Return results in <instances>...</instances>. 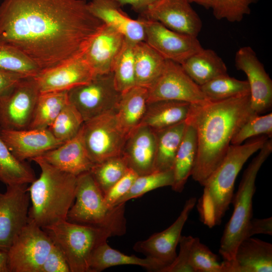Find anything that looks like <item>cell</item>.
I'll return each mask as SVG.
<instances>
[{"instance_id":"obj_10","label":"cell","mask_w":272,"mask_h":272,"mask_svg":"<svg viewBox=\"0 0 272 272\" xmlns=\"http://www.w3.org/2000/svg\"><path fill=\"white\" fill-rule=\"evenodd\" d=\"M53 244L41 227L28 221L8 250L10 272H40Z\"/></svg>"},{"instance_id":"obj_40","label":"cell","mask_w":272,"mask_h":272,"mask_svg":"<svg viewBox=\"0 0 272 272\" xmlns=\"http://www.w3.org/2000/svg\"><path fill=\"white\" fill-rule=\"evenodd\" d=\"M189 263L193 272H221L220 258L198 238L193 237L191 244Z\"/></svg>"},{"instance_id":"obj_31","label":"cell","mask_w":272,"mask_h":272,"mask_svg":"<svg viewBox=\"0 0 272 272\" xmlns=\"http://www.w3.org/2000/svg\"><path fill=\"white\" fill-rule=\"evenodd\" d=\"M165 61L145 41L136 43L134 53L136 85L149 88L161 74Z\"/></svg>"},{"instance_id":"obj_8","label":"cell","mask_w":272,"mask_h":272,"mask_svg":"<svg viewBox=\"0 0 272 272\" xmlns=\"http://www.w3.org/2000/svg\"><path fill=\"white\" fill-rule=\"evenodd\" d=\"M121 94L115 86L111 72L97 75L88 83L70 89L68 98L85 122L115 112Z\"/></svg>"},{"instance_id":"obj_28","label":"cell","mask_w":272,"mask_h":272,"mask_svg":"<svg viewBox=\"0 0 272 272\" xmlns=\"http://www.w3.org/2000/svg\"><path fill=\"white\" fill-rule=\"evenodd\" d=\"M185 130L177 151L173 166L174 183L171 186L175 192H181L194 168L197 151L196 130L186 121Z\"/></svg>"},{"instance_id":"obj_39","label":"cell","mask_w":272,"mask_h":272,"mask_svg":"<svg viewBox=\"0 0 272 272\" xmlns=\"http://www.w3.org/2000/svg\"><path fill=\"white\" fill-rule=\"evenodd\" d=\"M174 183L173 169L165 171H154L138 175L130 189L117 202L116 205L138 198L148 192L165 186H172Z\"/></svg>"},{"instance_id":"obj_43","label":"cell","mask_w":272,"mask_h":272,"mask_svg":"<svg viewBox=\"0 0 272 272\" xmlns=\"http://www.w3.org/2000/svg\"><path fill=\"white\" fill-rule=\"evenodd\" d=\"M138 175L129 169L126 174L120 179L104 195V201L110 208L116 206L117 201L130 189Z\"/></svg>"},{"instance_id":"obj_32","label":"cell","mask_w":272,"mask_h":272,"mask_svg":"<svg viewBox=\"0 0 272 272\" xmlns=\"http://www.w3.org/2000/svg\"><path fill=\"white\" fill-rule=\"evenodd\" d=\"M36 179L31 167L12 154L0 131V181L6 185L28 184Z\"/></svg>"},{"instance_id":"obj_44","label":"cell","mask_w":272,"mask_h":272,"mask_svg":"<svg viewBox=\"0 0 272 272\" xmlns=\"http://www.w3.org/2000/svg\"><path fill=\"white\" fill-rule=\"evenodd\" d=\"M191 236H181L179 240L180 250L174 260L165 266L161 272H193L189 263V251L192 241Z\"/></svg>"},{"instance_id":"obj_19","label":"cell","mask_w":272,"mask_h":272,"mask_svg":"<svg viewBox=\"0 0 272 272\" xmlns=\"http://www.w3.org/2000/svg\"><path fill=\"white\" fill-rule=\"evenodd\" d=\"M1 136L19 160L25 161L41 156L61 145L48 128L1 129Z\"/></svg>"},{"instance_id":"obj_7","label":"cell","mask_w":272,"mask_h":272,"mask_svg":"<svg viewBox=\"0 0 272 272\" xmlns=\"http://www.w3.org/2000/svg\"><path fill=\"white\" fill-rule=\"evenodd\" d=\"M61 250L71 272H89L95 249L114 236L109 230L62 221L42 228Z\"/></svg>"},{"instance_id":"obj_29","label":"cell","mask_w":272,"mask_h":272,"mask_svg":"<svg viewBox=\"0 0 272 272\" xmlns=\"http://www.w3.org/2000/svg\"><path fill=\"white\" fill-rule=\"evenodd\" d=\"M181 65L188 76L199 86L228 74L224 61L211 49L203 48L188 57Z\"/></svg>"},{"instance_id":"obj_11","label":"cell","mask_w":272,"mask_h":272,"mask_svg":"<svg viewBox=\"0 0 272 272\" xmlns=\"http://www.w3.org/2000/svg\"><path fill=\"white\" fill-rule=\"evenodd\" d=\"M160 100H176L201 104L210 101L181 64L166 60L155 81L148 88V103Z\"/></svg>"},{"instance_id":"obj_38","label":"cell","mask_w":272,"mask_h":272,"mask_svg":"<svg viewBox=\"0 0 272 272\" xmlns=\"http://www.w3.org/2000/svg\"><path fill=\"white\" fill-rule=\"evenodd\" d=\"M84 122L80 113L69 102L47 128L56 139L64 143L79 133Z\"/></svg>"},{"instance_id":"obj_15","label":"cell","mask_w":272,"mask_h":272,"mask_svg":"<svg viewBox=\"0 0 272 272\" xmlns=\"http://www.w3.org/2000/svg\"><path fill=\"white\" fill-rule=\"evenodd\" d=\"M235 64L247 77L254 111L257 114L269 111L272 107V81L255 52L250 46L240 48L236 53Z\"/></svg>"},{"instance_id":"obj_45","label":"cell","mask_w":272,"mask_h":272,"mask_svg":"<svg viewBox=\"0 0 272 272\" xmlns=\"http://www.w3.org/2000/svg\"><path fill=\"white\" fill-rule=\"evenodd\" d=\"M40 272H71L64 255L54 243Z\"/></svg>"},{"instance_id":"obj_49","label":"cell","mask_w":272,"mask_h":272,"mask_svg":"<svg viewBox=\"0 0 272 272\" xmlns=\"http://www.w3.org/2000/svg\"><path fill=\"white\" fill-rule=\"evenodd\" d=\"M0 272H10L8 251L0 249Z\"/></svg>"},{"instance_id":"obj_14","label":"cell","mask_w":272,"mask_h":272,"mask_svg":"<svg viewBox=\"0 0 272 272\" xmlns=\"http://www.w3.org/2000/svg\"><path fill=\"white\" fill-rule=\"evenodd\" d=\"M145 41L166 60L181 64L203 48L197 37L180 33L161 23L142 17Z\"/></svg>"},{"instance_id":"obj_37","label":"cell","mask_w":272,"mask_h":272,"mask_svg":"<svg viewBox=\"0 0 272 272\" xmlns=\"http://www.w3.org/2000/svg\"><path fill=\"white\" fill-rule=\"evenodd\" d=\"M129 169L125 159L119 155L95 164L90 172L104 195Z\"/></svg>"},{"instance_id":"obj_12","label":"cell","mask_w":272,"mask_h":272,"mask_svg":"<svg viewBox=\"0 0 272 272\" xmlns=\"http://www.w3.org/2000/svg\"><path fill=\"white\" fill-rule=\"evenodd\" d=\"M40 93L34 77H26L0 98V128H28Z\"/></svg>"},{"instance_id":"obj_50","label":"cell","mask_w":272,"mask_h":272,"mask_svg":"<svg viewBox=\"0 0 272 272\" xmlns=\"http://www.w3.org/2000/svg\"><path fill=\"white\" fill-rule=\"evenodd\" d=\"M191 4L192 3L198 4L207 9L210 8L212 0H188Z\"/></svg>"},{"instance_id":"obj_30","label":"cell","mask_w":272,"mask_h":272,"mask_svg":"<svg viewBox=\"0 0 272 272\" xmlns=\"http://www.w3.org/2000/svg\"><path fill=\"white\" fill-rule=\"evenodd\" d=\"M187 122L156 130V146L155 171H165L173 168L175 157L182 140Z\"/></svg>"},{"instance_id":"obj_34","label":"cell","mask_w":272,"mask_h":272,"mask_svg":"<svg viewBox=\"0 0 272 272\" xmlns=\"http://www.w3.org/2000/svg\"><path fill=\"white\" fill-rule=\"evenodd\" d=\"M135 43L125 39L112 66L111 72L114 85L121 93L136 86L134 69Z\"/></svg>"},{"instance_id":"obj_9","label":"cell","mask_w":272,"mask_h":272,"mask_svg":"<svg viewBox=\"0 0 272 272\" xmlns=\"http://www.w3.org/2000/svg\"><path fill=\"white\" fill-rule=\"evenodd\" d=\"M82 130L87 152L94 164L121 155L127 135L118 124L115 112L85 121Z\"/></svg>"},{"instance_id":"obj_35","label":"cell","mask_w":272,"mask_h":272,"mask_svg":"<svg viewBox=\"0 0 272 272\" xmlns=\"http://www.w3.org/2000/svg\"><path fill=\"white\" fill-rule=\"evenodd\" d=\"M0 70L24 77H34L41 71L20 50L1 40Z\"/></svg>"},{"instance_id":"obj_26","label":"cell","mask_w":272,"mask_h":272,"mask_svg":"<svg viewBox=\"0 0 272 272\" xmlns=\"http://www.w3.org/2000/svg\"><path fill=\"white\" fill-rule=\"evenodd\" d=\"M135 265L149 271L161 272L166 266L158 260L146 256L142 258L128 255L111 247L107 241L99 245L94 251L89 264V272H99L111 266Z\"/></svg>"},{"instance_id":"obj_27","label":"cell","mask_w":272,"mask_h":272,"mask_svg":"<svg viewBox=\"0 0 272 272\" xmlns=\"http://www.w3.org/2000/svg\"><path fill=\"white\" fill-rule=\"evenodd\" d=\"M148 105V89L135 86L121 94L115 115L118 124L128 135L141 124Z\"/></svg>"},{"instance_id":"obj_18","label":"cell","mask_w":272,"mask_h":272,"mask_svg":"<svg viewBox=\"0 0 272 272\" xmlns=\"http://www.w3.org/2000/svg\"><path fill=\"white\" fill-rule=\"evenodd\" d=\"M95 74L82 56L56 67L41 70L34 79L40 93L69 91L88 83Z\"/></svg>"},{"instance_id":"obj_41","label":"cell","mask_w":272,"mask_h":272,"mask_svg":"<svg viewBox=\"0 0 272 272\" xmlns=\"http://www.w3.org/2000/svg\"><path fill=\"white\" fill-rule=\"evenodd\" d=\"M257 0H212L210 8L217 20L239 22L250 13V5Z\"/></svg>"},{"instance_id":"obj_1","label":"cell","mask_w":272,"mask_h":272,"mask_svg":"<svg viewBox=\"0 0 272 272\" xmlns=\"http://www.w3.org/2000/svg\"><path fill=\"white\" fill-rule=\"evenodd\" d=\"M103 24L86 0H4L0 4V40L41 70L82 56Z\"/></svg>"},{"instance_id":"obj_22","label":"cell","mask_w":272,"mask_h":272,"mask_svg":"<svg viewBox=\"0 0 272 272\" xmlns=\"http://www.w3.org/2000/svg\"><path fill=\"white\" fill-rule=\"evenodd\" d=\"M221 272H271L272 244L248 237L239 244L234 260L221 262Z\"/></svg>"},{"instance_id":"obj_4","label":"cell","mask_w":272,"mask_h":272,"mask_svg":"<svg viewBox=\"0 0 272 272\" xmlns=\"http://www.w3.org/2000/svg\"><path fill=\"white\" fill-rule=\"evenodd\" d=\"M41 174L28 190L31 206L29 221L43 228L67 220L75 198L77 176L62 171L37 157L31 159Z\"/></svg>"},{"instance_id":"obj_21","label":"cell","mask_w":272,"mask_h":272,"mask_svg":"<svg viewBox=\"0 0 272 272\" xmlns=\"http://www.w3.org/2000/svg\"><path fill=\"white\" fill-rule=\"evenodd\" d=\"M156 146L155 131L139 125L128 134L121 155L138 175L146 174L155 171Z\"/></svg>"},{"instance_id":"obj_42","label":"cell","mask_w":272,"mask_h":272,"mask_svg":"<svg viewBox=\"0 0 272 272\" xmlns=\"http://www.w3.org/2000/svg\"><path fill=\"white\" fill-rule=\"evenodd\" d=\"M261 135L271 138V113L264 115L256 114L249 119L234 135L231 145H240L249 138Z\"/></svg>"},{"instance_id":"obj_33","label":"cell","mask_w":272,"mask_h":272,"mask_svg":"<svg viewBox=\"0 0 272 272\" xmlns=\"http://www.w3.org/2000/svg\"><path fill=\"white\" fill-rule=\"evenodd\" d=\"M69 103L68 91L40 93L28 128H47Z\"/></svg>"},{"instance_id":"obj_24","label":"cell","mask_w":272,"mask_h":272,"mask_svg":"<svg viewBox=\"0 0 272 272\" xmlns=\"http://www.w3.org/2000/svg\"><path fill=\"white\" fill-rule=\"evenodd\" d=\"M38 157L55 168L76 176L90 171L95 164L87 152L82 128L75 137Z\"/></svg>"},{"instance_id":"obj_17","label":"cell","mask_w":272,"mask_h":272,"mask_svg":"<svg viewBox=\"0 0 272 272\" xmlns=\"http://www.w3.org/2000/svg\"><path fill=\"white\" fill-rule=\"evenodd\" d=\"M142 15L173 31L196 37L202 27L199 16L188 0H157Z\"/></svg>"},{"instance_id":"obj_5","label":"cell","mask_w":272,"mask_h":272,"mask_svg":"<svg viewBox=\"0 0 272 272\" xmlns=\"http://www.w3.org/2000/svg\"><path fill=\"white\" fill-rule=\"evenodd\" d=\"M244 171L238 189L232 202V215L226 224L220 241L219 254L224 260L234 259L237 248L245 238L247 227L252 218V198L257 175L272 152V140L265 142Z\"/></svg>"},{"instance_id":"obj_47","label":"cell","mask_w":272,"mask_h":272,"mask_svg":"<svg viewBox=\"0 0 272 272\" xmlns=\"http://www.w3.org/2000/svg\"><path fill=\"white\" fill-rule=\"evenodd\" d=\"M24 78L26 77L0 70V98L9 93Z\"/></svg>"},{"instance_id":"obj_46","label":"cell","mask_w":272,"mask_h":272,"mask_svg":"<svg viewBox=\"0 0 272 272\" xmlns=\"http://www.w3.org/2000/svg\"><path fill=\"white\" fill-rule=\"evenodd\" d=\"M256 234L272 235V218H253L248 224L246 238Z\"/></svg>"},{"instance_id":"obj_3","label":"cell","mask_w":272,"mask_h":272,"mask_svg":"<svg viewBox=\"0 0 272 272\" xmlns=\"http://www.w3.org/2000/svg\"><path fill=\"white\" fill-rule=\"evenodd\" d=\"M269 138L261 135L244 144L231 145L222 162L205 182L196 201L200 220L209 228L220 225L229 208L236 178L247 160Z\"/></svg>"},{"instance_id":"obj_2","label":"cell","mask_w":272,"mask_h":272,"mask_svg":"<svg viewBox=\"0 0 272 272\" xmlns=\"http://www.w3.org/2000/svg\"><path fill=\"white\" fill-rule=\"evenodd\" d=\"M256 114L250 93L191 104L186 120L193 125L196 132L197 156L191 175L195 181L203 186L222 162L240 128Z\"/></svg>"},{"instance_id":"obj_36","label":"cell","mask_w":272,"mask_h":272,"mask_svg":"<svg viewBox=\"0 0 272 272\" xmlns=\"http://www.w3.org/2000/svg\"><path fill=\"white\" fill-rule=\"evenodd\" d=\"M200 89L212 101L223 100L250 93L247 81H242L226 74L200 86Z\"/></svg>"},{"instance_id":"obj_23","label":"cell","mask_w":272,"mask_h":272,"mask_svg":"<svg viewBox=\"0 0 272 272\" xmlns=\"http://www.w3.org/2000/svg\"><path fill=\"white\" fill-rule=\"evenodd\" d=\"M121 6L115 0H90L88 3V9L95 17L121 33L125 39L135 43L145 41L143 18L133 19Z\"/></svg>"},{"instance_id":"obj_16","label":"cell","mask_w":272,"mask_h":272,"mask_svg":"<svg viewBox=\"0 0 272 272\" xmlns=\"http://www.w3.org/2000/svg\"><path fill=\"white\" fill-rule=\"evenodd\" d=\"M196 201L195 197L188 199L179 216L172 225L146 240L137 242L133 247L134 250L158 260L166 266L171 264L177 256L176 247L183 228Z\"/></svg>"},{"instance_id":"obj_48","label":"cell","mask_w":272,"mask_h":272,"mask_svg":"<svg viewBox=\"0 0 272 272\" xmlns=\"http://www.w3.org/2000/svg\"><path fill=\"white\" fill-rule=\"evenodd\" d=\"M121 6L130 5L135 11L143 13L148 7L157 0H115Z\"/></svg>"},{"instance_id":"obj_25","label":"cell","mask_w":272,"mask_h":272,"mask_svg":"<svg viewBox=\"0 0 272 272\" xmlns=\"http://www.w3.org/2000/svg\"><path fill=\"white\" fill-rule=\"evenodd\" d=\"M190 103L176 100H160L148 103L140 125L158 130L186 121L191 108Z\"/></svg>"},{"instance_id":"obj_20","label":"cell","mask_w":272,"mask_h":272,"mask_svg":"<svg viewBox=\"0 0 272 272\" xmlns=\"http://www.w3.org/2000/svg\"><path fill=\"white\" fill-rule=\"evenodd\" d=\"M125 39L121 33L103 24L82 55L95 75L111 72Z\"/></svg>"},{"instance_id":"obj_13","label":"cell","mask_w":272,"mask_h":272,"mask_svg":"<svg viewBox=\"0 0 272 272\" xmlns=\"http://www.w3.org/2000/svg\"><path fill=\"white\" fill-rule=\"evenodd\" d=\"M27 184L7 185L0 191V249L8 251L29 221Z\"/></svg>"},{"instance_id":"obj_6","label":"cell","mask_w":272,"mask_h":272,"mask_svg":"<svg viewBox=\"0 0 272 272\" xmlns=\"http://www.w3.org/2000/svg\"><path fill=\"white\" fill-rule=\"evenodd\" d=\"M75 199V203L68 212L67 221L105 228L113 236L125 234V203L108 208L103 192L90 171L77 176Z\"/></svg>"}]
</instances>
